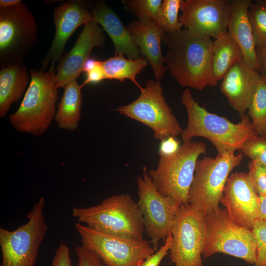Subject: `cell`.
<instances>
[{"instance_id":"1","label":"cell","mask_w":266,"mask_h":266,"mask_svg":"<svg viewBox=\"0 0 266 266\" xmlns=\"http://www.w3.org/2000/svg\"><path fill=\"white\" fill-rule=\"evenodd\" d=\"M162 43L167 48L165 64L180 85L202 90L218 84L212 69L211 38L192 35L184 29L166 33Z\"/></svg>"},{"instance_id":"2","label":"cell","mask_w":266,"mask_h":266,"mask_svg":"<svg viewBox=\"0 0 266 266\" xmlns=\"http://www.w3.org/2000/svg\"><path fill=\"white\" fill-rule=\"evenodd\" d=\"M181 102L188 116L187 126L181 133L183 142L204 137L214 145L218 154H222L241 150L248 140L259 135L246 114L240 116L239 123H233L201 106L188 89L183 92Z\"/></svg>"},{"instance_id":"3","label":"cell","mask_w":266,"mask_h":266,"mask_svg":"<svg viewBox=\"0 0 266 266\" xmlns=\"http://www.w3.org/2000/svg\"><path fill=\"white\" fill-rule=\"evenodd\" d=\"M56 69L31 70V81L17 111L9 117L14 128L35 136L43 134L55 116L58 97Z\"/></svg>"},{"instance_id":"4","label":"cell","mask_w":266,"mask_h":266,"mask_svg":"<svg viewBox=\"0 0 266 266\" xmlns=\"http://www.w3.org/2000/svg\"><path fill=\"white\" fill-rule=\"evenodd\" d=\"M72 215L79 223L111 235L140 239L145 232L137 202L128 194L110 196L96 205L73 207Z\"/></svg>"},{"instance_id":"5","label":"cell","mask_w":266,"mask_h":266,"mask_svg":"<svg viewBox=\"0 0 266 266\" xmlns=\"http://www.w3.org/2000/svg\"><path fill=\"white\" fill-rule=\"evenodd\" d=\"M206 144L192 140L184 142L179 150L168 156H160L156 169L148 170L157 190L182 204L188 203L189 192L199 156L205 154Z\"/></svg>"},{"instance_id":"6","label":"cell","mask_w":266,"mask_h":266,"mask_svg":"<svg viewBox=\"0 0 266 266\" xmlns=\"http://www.w3.org/2000/svg\"><path fill=\"white\" fill-rule=\"evenodd\" d=\"M234 153L227 152L217 154L215 158L206 156L197 161L188 203L204 214L219 208L229 174L243 159L242 153Z\"/></svg>"},{"instance_id":"7","label":"cell","mask_w":266,"mask_h":266,"mask_svg":"<svg viewBox=\"0 0 266 266\" xmlns=\"http://www.w3.org/2000/svg\"><path fill=\"white\" fill-rule=\"evenodd\" d=\"M206 243L202 256L223 253L254 265L257 242L252 230L240 225L226 209L219 208L204 214Z\"/></svg>"},{"instance_id":"8","label":"cell","mask_w":266,"mask_h":266,"mask_svg":"<svg viewBox=\"0 0 266 266\" xmlns=\"http://www.w3.org/2000/svg\"><path fill=\"white\" fill-rule=\"evenodd\" d=\"M44 199L40 197L27 215L28 221L14 231L0 228V266H34L48 230L44 220Z\"/></svg>"},{"instance_id":"9","label":"cell","mask_w":266,"mask_h":266,"mask_svg":"<svg viewBox=\"0 0 266 266\" xmlns=\"http://www.w3.org/2000/svg\"><path fill=\"white\" fill-rule=\"evenodd\" d=\"M37 25L22 2L0 8V66L22 64L35 45Z\"/></svg>"},{"instance_id":"10","label":"cell","mask_w":266,"mask_h":266,"mask_svg":"<svg viewBox=\"0 0 266 266\" xmlns=\"http://www.w3.org/2000/svg\"><path fill=\"white\" fill-rule=\"evenodd\" d=\"M75 229L82 245L94 252L105 266H140L155 251L150 242L111 235L80 223Z\"/></svg>"},{"instance_id":"11","label":"cell","mask_w":266,"mask_h":266,"mask_svg":"<svg viewBox=\"0 0 266 266\" xmlns=\"http://www.w3.org/2000/svg\"><path fill=\"white\" fill-rule=\"evenodd\" d=\"M140 91L136 100L116 110L149 127L159 140L181 134L183 129L165 100L160 80H148Z\"/></svg>"},{"instance_id":"12","label":"cell","mask_w":266,"mask_h":266,"mask_svg":"<svg viewBox=\"0 0 266 266\" xmlns=\"http://www.w3.org/2000/svg\"><path fill=\"white\" fill-rule=\"evenodd\" d=\"M137 204L141 213L143 226L150 243L155 251L161 240H166L182 204L174 198L160 193L154 185L146 166L142 176L136 178Z\"/></svg>"},{"instance_id":"13","label":"cell","mask_w":266,"mask_h":266,"mask_svg":"<svg viewBox=\"0 0 266 266\" xmlns=\"http://www.w3.org/2000/svg\"><path fill=\"white\" fill-rule=\"evenodd\" d=\"M169 250L175 266H202L206 243L204 214L195 206L182 204L174 219Z\"/></svg>"},{"instance_id":"14","label":"cell","mask_w":266,"mask_h":266,"mask_svg":"<svg viewBox=\"0 0 266 266\" xmlns=\"http://www.w3.org/2000/svg\"><path fill=\"white\" fill-rule=\"evenodd\" d=\"M231 0H182L179 21L191 34L215 39L228 32Z\"/></svg>"},{"instance_id":"15","label":"cell","mask_w":266,"mask_h":266,"mask_svg":"<svg viewBox=\"0 0 266 266\" xmlns=\"http://www.w3.org/2000/svg\"><path fill=\"white\" fill-rule=\"evenodd\" d=\"M92 21L91 11L87 9L81 0H71L63 2L53 11V21L56 28L52 44L42 59L40 70L55 69V65L60 61L68 39L80 26Z\"/></svg>"},{"instance_id":"16","label":"cell","mask_w":266,"mask_h":266,"mask_svg":"<svg viewBox=\"0 0 266 266\" xmlns=\"http://www.w3.org/2000/svg\"><path fill=\"white\" fill-rule=\"evenodd\" d=\"M220 202L235 222L252 229L258 219L260 198L247 173L236 172L229 176Z\"/></svg>"},{"instance_id":"17","label":"cell","mask_w":266,"mask_h":266,"mask_svg":"<svg viewBox=\"0 0 266 266\" xmlns=\"http://www.w3.org/2000/svg\"><path fill=\"white\" fill-rule=\"evenodd\" d=\"M105 42L102 28L93 21L84 25L75 44L71 50L62 58L57 67L56 87L64 88L77 80L85 63L89 59L93 49L101 47Z\"/></svg>"},{"instance_id":"18","label":"cell","mask_w":266,"mask_h":266,"mask_svg":"<svg viewBox=\"0 0 266 266\" xmlns=\"http://www.w3.org/2000/svg\"><path fill=\"white\" fill-rule=\"evenodd\" d=\"M261 76L257 70L248 66L241 58L222 79L220 89L230 105L242 116L248 110L255 87Z\"/></svg>"},{"instance_id":"19","label":"cell","mask_w":266,"mask_h":266,"mask_svg":"<svg viewBox=\"0 0 266 266\" xmlns=\"http://www.w3.org/2000/svg\"><path fill=\"white\" fill-rule=\"evenodd\" d=\"M127 28L141 57L148 60L156 80H160L167 69L161 48L165 32L155 22L133 21Z\"/></svg>"},{"instance_id":"20","label":"cell","mask_w":266,"mask_h":266,"mask_svg":"<svg viewBox=\"0 0 266 266\" xmlns=\"http://www.w3.org/2000/svg\"><path fill=\"white\" fill-rule=\"evenodd\" d=\"M92 21L108 34L113 42L115 54L130 59L141 58L128 31L115 12L102 0L98 1L91 11Z\"/></svg>"},{"instance_id":"21","label":"cell","mask_w":266,"mask_h":266,"mask_svg":"<svg viewBox=\"0 0 266 266\" xmlns=\"http://www.w3.org/2000/svg\"><path fill=\"white\" fill-rule=\"evenodd\" d=\"M252 2L251 0H232L228 32L239 46L245 63L260 73L248 17V9Z\"/></svg>"},{"instance_id":"22","label":"cell","mask_w":266,"mask_h":266,"mask_svg":"<svg viewBox=\"0 0 266 266\" xmlns=\"http://www.w3.org/2000/svg\"><path fill=\"white\" fill-rule=\"evenodd\" d=\"M29 82L27 67L22 64L9 65L0 70V117H3L13 102L21 97Z\"/></svg>"},{"instance_id":"23","label":"cell","mask_w":266,"mask_h":266,"mask_svg":"<svg viewBox=\"0 0 266 266\" xmlns=\"http://www.w3.org/2000/svg\"><path fill=\"white\" fill-rule=\"evenodd\" d=\"M82 88L77 80L64 87L55 116L57 126L60 129L73 131L78 128L82 109Z\"/></svg>"},{"instance_id":"24","label":"cell","mask_w":266,"mask_h":266,"mask_svg":"<svg viewBox=\"0 0 266 266\" xmlns=\"http://www.w3.org/2000/svg\"><path fill=\"white\" fill-rule=\"evenodd\" d=\"M243 58L242 51L227 32L213 41L212 49V69L218 82L239 59Z\"/></svg>"},{"instance_id":"25","label":"cell","mask_w":266,"mask_h":266,"mask_svg":"<svg viewBox=\"0 0 266 266\" xmlns=\"http://www.w3.org/2000/svg\"><path fill=\"white\" fill-rule=\"evenodd\" d=\"M147 65L148 60L146 58L130 59L118 55L101 61L105 79H115L121 82L129 79L140 90L143 87L137 82L136 76Z\"/></svg>"},{"instance_id":"26","label":"cell","mask_w":266,"mask_h":266,"mask_svg":"<svg viewBox=\"0 0 266 266\" xmlns=\"http://www.w3.org/2000/svg\"><path fill=\"white\" fill-rule=\"evenodd\" d=\"M248 110L254 130L261 135L266 131V79L263 74L261 73Z\"/></svg>"},{"instance_id":"27","label":"cell","mask_w":266,"mask_h":266,"mask_svg":"<svg viewBox=\"0 0 266 266\" xmlns=\"http://www.w3.org/2000/svg\"><path fill=\"white\" fill-rule=\"evenodd\" d=\"M248 17L256 49L266 48V0L252 2Z\"/></svg>"},{"instance_id":"28","label":"cell","mask_w":266,"mask_h":266,"mask_svg":"<svg viewBox=\"0 0 266 266\" xmlns=\"http://www.w3.org/2000/svg\"><path fill=\"white\" fill-rule=\"evenodd\" d=\"M182 0H164L159 9L156 22L166 33H174L182 30L178 13Z\"/></svg>"},{"instance_id":"29","label":"cell","mask_w":266,"mask_h":266,"mask_svg":"<svg viewBox=\"0 0 266 266\" xmlns=\"http://www.w3.org/2000/svg\"><path fill=\"white\" fill-rule=\"evenodd\" d=\"M161 0H125L122 1L125 9L135 15L141 22H156Z\"/></svg>"},{"instance_id":"30","label":"cell","mask_w":266,"mask_h":266,"mask_svg":"<svg viewBox=\"0 0 266 266\" xmlns=\"http://www.w3.org/2000/svg\"><path fill=\"white\" fill-rule=\"evenodd\" d=\"M247 174L259 196L266 195V165L258 160H251Z\"/></svg>"},{"instance_id":"31","label":"cell","mask_w":266,"mask_h":266,"mask_svg":"<svg viewBox=\"0 0 266 266\" xmlns=\"http://www.w3.org/2000/svg\"><path fill=\"white\" fill-rule=\"evenodd\" d=\"M252 230L257 242L256 258L253 266H266V221L257 219Z\"/></svg>"},{"instance_id":"32","label":"cell","mask_w":266,"mask_h":266,"mask_svg":"<svg viewBox=\"0 0 266 266\" xmlns=\"http://www.w3.org/2000/svg\"><path fill=\"white\" fill-rule=\"evenodd\" d=\"M242 154L266 165V137L257 136L248 140L240 150Z\"/></svg>"},{"instance_id":"33","label":"cell","mask_w":266,"mask_h":266,"mask_svg":"<svg viewBox=\"0 0 266 266\" xmlns=\"http://www.w3.org/2000/svg\"><path fill=\"white\" fill-rule=\"evenodd\" d=\"M75 253L78 259L76 266H104L94 252L82 245L76 248Z\"/></svg>"},{"instance_id":"34","label":"cell","mask_w":266,"mask_h":266,"mask_svg":"<svg viewBox=\"0 0 266 266\" xmlns=\"http://www.w3.org/2000/svg\"><path fill=\"white\" fill-rule=\"evenodd\" d=\"M172 241V235L170 232L164 241V244L154 253L148 257L140 266H159L163 259L169 251Z\"/></svg>"},{"instance_id":"35","label":"cell","mask_w":266,"mask_h":266,"mask_svg":"<svg viewBox=\"0 0 266 266\" xmlns=\"http://www.w3.org/2000/svg\"><path fill=\"white\" fill-rule=\"evenodd\" d=\"M51 265L72 266L69 248L65 242H62L56 248Z\"/></svg>"},{"instance_id":"36","label":"cell","mask_w":266,"mask_h":266,"mask_svg":"<svg viewBox=\"0 0 266 266\" xmlns=\"http://www.w3.org/2000/svg\"><path fill=\"white\" fill-rule=\"evenodd\" d=\"M180 142L176 137L169 136L161 141L159 146L160 156H168L175 154L181 146Z\"/></svg>"},{"instance_id":"37","label":"cell","mask_w":266,"mask_h":266,"mask_svg":"<svg viewBox=\"0 0 266 266\" xmlns=\"http://www.w3.org/2000/svg\"><path fill=\"white\" fill-rule=\"evenodd\" d=\"M87 77L82 85L83 87L89 83H96L105 79V74L101 66V61H99L97 65L86 72Z\"/></svg>"},{"instance_id":"38","label":"cell","mask_w":266,"mask_h":266,"mask_svg":"<svg viewBox=\"0 0 266 266\" xmlns=\"http://www.w3.org/2000/svg\"><path fill=\"white\" fill-rule=\"evenodd\" d=\"M257 57L260 68V73L266 75V48L256 49Z\"/></svg>"},{"instance_id":"39","label":"cell","mask_w":266,"mask_h":266,"mask_svg":"<svg viewBox=\"0 0 266 266\" xmlns=\"http://www.w3.org/2000/svg\"><path fill=\"white\" fill-rule=\"evenodd\" d=\"M260 204L259 207L258 219L266 221V195L259 196Z\"/></svg>"},{"instance_id":"40","label":"cell","mask_w":266,"mask_h":266,"mask_svg":"<svg viewBox=\"0 0 266 266\" xmlns=\"http://www.w3.org/2000/svg\"><path fill=\"white\" fill-rule=\"evenodd\" d=\"M98 60L89 59L84 64L83 67V72L86 73L94 68L98 63Z\"/></svg>"},{"instance_id":"41","label":"cell","mask_w":266,"mask_h":266,"mask_svg":"<svg viewBox=\"0 0 266 266\" xmlns=\"http://www.w3.org/2000/svg\"><path fill=\"white\" fill-rule=\"evenodd\" d=\"M22 2L21 0H0V8L13 6Z\"/></svg>"},{"instance_id":"42","label":"cell","mask_w":266,"mask_h":266,"mask_svg":"<svg viewBox=\"0 0 266 266\" xmlns=\"http://www.w3.org/2000/svg\"><path fill=\"white\" fill-rule=\"evenodd\" d=\"M261 136H264L265 137H266V131H265L264 132H263Z\"/></svg>"},{"instance_id":"43","label":"cell","mask_w":266,"mask_h":266,"mask_svg":"<svg viewBox=\"0 0 266 266\" xmlns=\"http://www.w3.org/2000/svg\"><path fill=\"white\" fill-rule=\"evenodd\" d=\"M265 75V74H264ZM265 76H266V75H265Z\"/></svg>"}]
</instances>
